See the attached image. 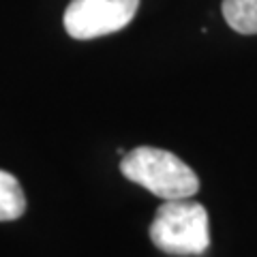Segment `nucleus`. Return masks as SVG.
Returning a JSON list of instances; mask_svg holds the SVG:
<instances>
[{"instance_id":"1","label":"nucleus","mask_w":257,"mask_h":257,"mask_svg":"<svg viewBox=\"0 0 257 257\" xmlns=\"http://www.w3.org/2000/svg\"><path fill=\"white\" fill-rule=\"evenodd\" d=\"M126 180L142 184L163 202L189 199L199 191V178L191 167L170 150L140 146L120 161Z\"/></svg>"},{"instance_id":"2","label":"nucleus","mask_w":257,"mask_h":257,"mask_svg":"<svg viewBox=\"0 0 257 257\" xmlns=\"http://www.w3.org/2000/svg\"><path fill=\"white\" fill-rule=\"evenodd\" d=\"M150 240L170 255H202L210 246L208 212L189 199H170L159 206L150 223Z\"/></svg>"},{"instance_id":"3","label":"nucleus","mask_w":257,"mask_h":257,"mask_svg":"<svg viewBox=\"0 0 257 257\" xmlns=\"http://www.w3.org/2000/svg\"><path fill=\"white\" fill-rule=\"evenodd\" d=\"M140 0H71L64 11V30L77 41L99 39L131 24Z\"/></svg>"},{"instance_id":"4","label":"nucleus","mask_w":257,"mask_h":257,"mask_svg":"<svg viewBox=\"0 0 257 257\" xmlns=\"http://www.w3.org/2000/svg\"><path fill=\"white\" fill-rule=\"evenodd\" d=\"M26 212V193L13 174L0 170V221H15Z\"/></svg>"},{"instance_id":"5","label":"nucleus","mask_w":257,"mask_h":257,"mask_svg":"<svg viewBox=\"0 0 257 257\" xmlns=\"http://www.w3.org/2000/svg\"><path fill=\"white\" fill-rule=\"evenodd\" d=\"M223 18L240 35H257V0H223Z\"/></svg>"}]
</instances>
